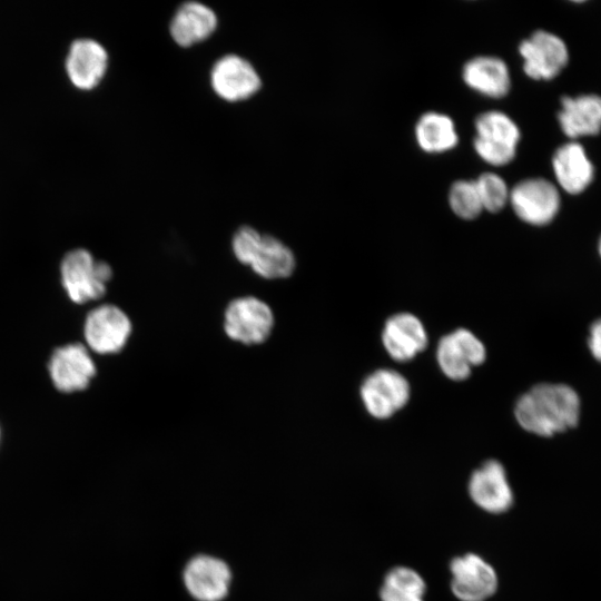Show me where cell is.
<instances>
[{"instance_id":"1","label":"cell","mask_w":601,"mask_h":601,"mask_svg":"<svg viewBox=\"0 0 601 601\" xmlns=\"http://www.w3.org/2000/svg\"><path fill=\"white\" fill-rule=\"evenodd\" d=\"M514 414L523 430L539 436H552L577 425L580 397L566 384L540 383L518 400Z\"/></svg>"},{"instance_id":"2","label":"cell","mask_w":601,"mask_h":601,"mask_svg":"<svg viewBox=\"0 0 601 601\" xmlns=\"http://www.w3.org/2000/svg\"><path fill=\"white\" fill-rule=\"evenodd\" d=\"M275 327V315L272 307L253 295L238 296L231 299L223 313V329L233 342L245 346L265 343Z\"/></svg>"},{"instance_id":"3","label":"cell","mask_w":601,"mask_h":601,"mask_svg":"<svg viewBox=\"0 0 601 601\" xmlns=\"http://www.w3.org/2000/svg\"><path fill=\"white\" fill-rule=\"evenodd\" d=\"M61 280L69 298L83 304L101 298L112 278V268L104 260H96L83 248L68 252L62 258Z\"/></svg>"},{"instance_id":"4","label":"cell","mask_w":601,"mask_h":601,"mask_svg":"<svg viewBox=\"0 0 601 601\" xmlns=\"http://www.w3.org/2000/svg\"><path fill=\"white\" fill-rule=\"evenodd\" d=\"M474 127L473 147L482 160L492 166H504L514 159L521 134L506 114L483 112L476 117Z\"/></svg>"},{"instance_id":"5","label":"cell","mask_w":601,"mask_h":601,"mask_svg":"<svg viewBox=\"0 0 601 601\" xmlns=\"http://www.w3.org/2000/svg\"><path fill=\"white\" fill-rule=\"evenodd\" d=\"M132 333V323L127 313L114 304H102L86 316L83 336L87 346L97 354L121 352Z\"/></svg>"},{"instance_id":"6","label":"cell","mask_w":601,"mask_h":601,"mask_svg":"<svg viewBox=\"0 0 601 601\" xmlns=\"http://www.w3.org/2000/svg\"><path fill=\"white\" fill-rule=\"evenodd\" d=\"M509 204L522 221L543 226L558 214L560 195L551 181L544 178H528L510 189Z\"/></svg>"},{"instance_id":"7","label":"cell","mask_w":601,"mask_h":601,"mask_svg":"<svg viewBox=\"0 0 601 601\" xmlns=\"http://www.w3.org/2000/svg\"><path fill=\"white\" fill-rule=\"evenodd\" d=\"M411 387L398 372L388 368L371 373L361 386V398L366 411L376 418H387L410 400Z\"/></svg>"},{"instance_id":"8","label":"cell","mask_w":601,"mask_h":601,"mask_svg":"<svg viewBox=\"0 0 601 601\" xmlns=\"http://www.w3.org/2000/svg\"><path fill=\"white\" fill-rule=\"evenodd\" d=\"M451 590L460 601H485L497 589V574L483 558L466 553L450 563Z\"/></svg>"},{"instance_id":"9","label":"cell","mask_w":601,"mask_h":601,"mask_svg":"<svg viewBox=\"0 0 601 601\" xmlns=\"http://www.w3.org/2000/svg\"><path fill=\"white\" fill-rule=\"evenodd\" d=\"M485 357V346L466 328H459L443 336L436 349L441 371L453 381L469 377L472 367L481 365Z\"/></svg>"},{"instance_id":"10","label":"cell","mask_w":601,"mask_h":601,"mask_svg":"<svg viewBox=\"0 0 601 601\" xmlns=\"http://www.w3.org/2000/svg\"><path fill=\"white\" fill-rule=\"evenodd\" d=\"M523 70L532 79L550 80L558 76L569 60L565 43L558 36L538 30L519 46Z\"/></svg>"},{"instance_id":"11","label":"cell","mask_w":601,"mask_h":601,"mask_svg":"<svg viewBox=\"0 0 601 601\" xmlns=\"http://www.w3.org/2000/svg\"><path fill=\"white\" fill-rule=\"evenodd\" d=\"M48 370L55 387L65 393L87 388L97 373L88 348L80 343L56 348L50 356Z\"/></svg>"},{"instance_id":"12","label":"cell","mask_w":601,"mask_h":601,"mask_svg":"<svg viewBox=\"0 0 601 601\" xmlns=\"http://www.w3.org/2000/svg\"><path fill=\"white\" fill-rule=\"evenodd\" d=\"M210 85L218 97L236 102L255 95L260 88V78L248 60L230 53L214 63Z\"/></svg>"},{"instance_id":"13","label":"cell","mask_w":601,"mask_h":601,"mask_svg":"<svg viewBox=\"0 0 601 601\" xmlns=\"http://www.w3.org/2000/svg\"><path fill=\"white\" fill-rule=\"evenodd\" d=\"M467 490L472 501L487 513H504L513 504L505 469L495 460L484 462L472 473Z\"/></svg>"},{"instance_id":"14","label":"cell","mask_w":601,"mask_h":601,"mask_svg":"<svg viewBox=\"0 0 601 601\" xmlns=\"http://www.w3.org/2000/svg\"><path fill=\"white\" fill-rule=\"evenodd\" d=\"M427 333L422 322L411 313L391 316L383 328L382 342L388 355L397 362H407L427 345Z\"/></svg>"},{"instance_id":"15","label":"cell","mask_w":601,"mask_h":601,"mask_svg":"<svg viewBox=\"0 0 601 601\" xmlns=\"http://www.w3.org/2000/svg\"><path fill=\"white\" fill-rule=\"evenodd\" d=\"M108 66L104 46L89 38L75 40L66 58L70 80L79 88L91 89L102 79Z\"/></svg>"},{"instance_id":"16","label":"cell","mask_w":601,"mask_h":601,"mask_svg":"<svg viewBox=\"0 0 601 601\" xmlns=\"http://www.w3.org/2000/svg\"><path fill=\"white\" fill-rule=\"evenodd\" d=\"M462 77L472 90L487 98H503L511 88L506 63L494 56H477L470 59L463 66Z\"/></svg>"},{"instance_id":"17","label":"cell","mask_w":601,"mask_h":601,"mask_svg":"<svg viewBox=\"0 0 601 601\" xmlns=\"http://www.w3.org/2000/svg\"><path fill=\"white\" fill-rule=\"evenodd\" d=\"M230 573L227 565L214 558L198 556L185 570L189 592L200 601H218L227 592Z\"/></svg>"},{"instance_id":"18","label":"cell","mask_w":601,"mask_h":601,"mask_svg":"<svg viewBox=\"0 0 601 601\" xmlns=\"http://www.w3.org/2000/svg\"><path fill=\"white\" fill-rule=\"evenodd\" d=\"M217 27V17L207 6L188 1L175 12L169 31L174 41L181 47H190L210 37Z\"/></svg>"},{"instance_id":"19","label":"cell","mask_w":601,"mask_h":601,"mask_svg":"<svg viewBox=\"0 0 601 601\" xmlns=\"http://www.w3.org/2000/svg\"><path fill=\"white\" fill-rule=\"evenodd\" d=\"M558 115L560 127L569 138L598 135L601 130V97L583 95L563 97Z\"/></svg>"},{"instance_id":"20","label":"cell","mask_w":601,"mask_h":601,"mask_svg":"<svg viewBox=\"0 0 601 601\" xmlns=\"http://www.w3.org/2000/svg\"><path fill=\"white\" fill-rule=\"evenodd\" d=\"M552 165L558 184L569 194H580L593 179V166L578 142L561 146L553 156Z\"/></svg>"},{"instance_id":"21","label":"cell","mask_w":601,"mask_h":601,"mask_svg":"<svg viewBox=\"0 0 601 601\" xmlns=\"http://www.w3.org/2000/svg\"><path fill=\"white\" fill-rule=\"evenodd\" d=\"M249 267L263 279H286L295 272L296 258L293 250L280 239L263 235L259 249Z\"/></svg>"},{"instance_id":"22","label":"cell","mask_w":601,"mask_h":601,"mask_svg":"<svg viewBox=\"0 0 601 601\" xmlns=\"http://www.w3.org/2000/svg\"><path fill=\"white\" fill-rule=\"evenodd\" d=\"M418 147L428 154H440L453 149L459 142L455 124L447 115L428 111L415 125Z\"/></svg>"},{"instance_id":"23","label":"cell","mask_w":601,"mask_h":601,"mask_svg":"<svg viewBox=\"0 0 601 601\" xmlns=\"http://www.w3.org/2000/svg\"><path fill=\"white\" fill-rule=\"evenodd\" d=\"M426 584L413 569L396 566L390 570L380 590L382 601H424Z\"/></svg>"},{"instance_id":"24","label":"cell","mask_w":601,"mask_h":601,"mask_svg":"<svg viewBox=\"0 0 601 601\" xmlns=\"http://www.w3.org/2000/svg\"><path fill=\"white\" fill-rule=\"evenodd\" d=\"M449 205L462 219L471 220L480 216L483 206L474 180H456L449 190Z\"/></svg>"},{"instance_id":"25","label":"cell","mask_w":601,"mask_h":601,"mask_svg":"<svg viewBox=\"0 0 601 601\" xmlns=\"http://www.w3.org/2000/svg\"><path fill=\"white\" fill-rule=\"evenodd\" d=\"M483 210L497 213L509 204L510 189L504 179L495 173H484L475 180Z\"/></svg>"},{"instance_id":"26","label":"cell","mask_w":601,"mask_h":601,"mask_svg":"<svg viewBox=\"0 0 601 601\" xmlns=\"http://www.w3.org/2000/svg\"><path fill=\"white\" fill-rule=\"evenodd\" d=\"M263 234L252 226H242L231 238V252L238 263L249 267L262 244Z\"/></svg>"},{"instance_id":"27","label":"cell","mask_w":601,"mask_h":601,"mask_svg":"<svg viewBox=\"0 0 601 601\" xmlns=\"http://www.w3.org/2000/svg\"><path fill=\"white\" fill-rule=\"evenodd\" d=\"M588 343L593 357L601 362V318L591 325Z\"/></svg>"},{"instance_id":"28","label":"cell","mask_w":601,"mask_h":601,"mask_svg":"<svg viewBox=\"0 0 601 601\" xmlns=\"http://www.w3.org/2000/svg\"><path fill=\"white\" fill-rule=\"evenodd\" d=\"M599 252H600V255H601V239H600V243H599Z\"/></svg>"}]
</instances>
